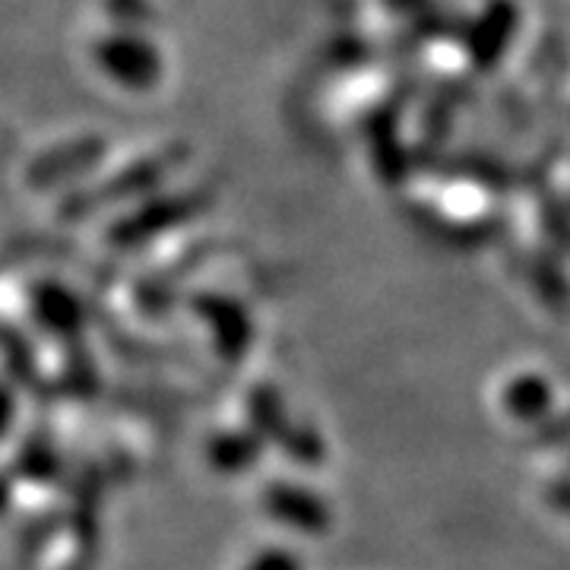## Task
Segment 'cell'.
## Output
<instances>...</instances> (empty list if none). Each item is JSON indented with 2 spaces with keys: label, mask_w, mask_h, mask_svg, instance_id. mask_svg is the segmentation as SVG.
Returning <instances> with one entry per match:
<instances>
[{
  "label": "cell",
  "mask_w": 570,
  "mask_h": 570,
  "mask_svg": "<svg viewBox=\"0 0 570 570\" xmlns=\"http://www.w3.org/2000/svg\"><path fill=\"white\" fill-rule=\"evenodd\" d=\"M29 321L39 326L41 336L58 340L63 346L80 336L86 324V307L70 285L58 279H39V283H29Z\"/></svg>",
  "instance_id": "6da1fadb"
},
{
  "label": "cell",
  "mask_w": 570,
  "mask_h": 570,
  "mask_svg": "<svg viewBox=\"0 0 570 570\" xmlns=\"http://www.w3.org/2000/svg\"><path fill=\"white\" fill-rule=\"evenodd\" d=\"M86 549V535L73 517L55 527L36 530V546L29 549V570H77Z\"/></svg>",
  "instance_id": "7a4b0ae2"
},
{
  "label": "cell",
  "mask_w": 570,
  "mask_h": 570,
  "mask_svg": "<svg viewBox=\"0 0 570 570\" xmlns=\"http://www.w3.org/2000/svg\"><path fill=\"white\" fill-rule=\"evenodd\" d=\"M269 508L276 510L288 527H298V530L307 532H317L326 527V510L321 508V501H311L305 491L273 489Z\"/></svg>",
  "instance_id": "3957f363"
},
{
  "label": "cell",
  "mask_w": 570,
  "mask_h": 570,
  "mask_svg": "<svg viewBox=\"0 0 570 570\" xmlns=\"http://www.w3.org/2000/svg\"><path fill=\"white\" fill-rule=\"evenodd\" d=\"M17 381L13 377H3L0 374V444L13 434L17 428V415H20V406H17Z\"/></svg>",
  "instance_id": "277c9868"
},
{
  "label": "cell",
  "mask_w": 570,
  "mask_h": 570,
  "mask_svg": "<svg viewBox=\"0 0 570 570\" xmlns=\"http://www.w3.org/2000/svg\"><path fill=\"white\" fill-rule=\"evenodd\" d=\"M13 498H17V485H13V469H0V517L13 513Z\"/></svg>",
  "instance_id": "5b68a950"
},
{
  "label": "cell",
  "mask_w": 570,
  "mask_h": 570,
  "mask_svg": "<svg viewBox=\"0 0 570 570\" xmlns=\"http://www.w3.org/2000/svg\"><path fill=\"white\" fill-rule=\"evenodd\" d=\"M250 570H298V568H295V561H288V558H283V554H266V558H261V561H257Z\"/></svg>",
  "instance_id": "8992f818"
}]
</instances>
